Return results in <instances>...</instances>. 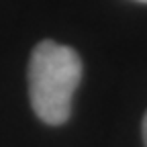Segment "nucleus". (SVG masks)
I'll return each instance as SVG.
<instances>
[{
	"instance_id": "nucleus-1",
	"label": "nucleus",
	"mask_w": 147,
	"mask_h": 147,
	"mask_svg": "<svg viewBox=\"0 0 147 147\" xmlns=\"http://www.w3.org/2000/svg\"><path fill=\"white\" fill-rule=\"evenodd\" d=\"M80 55L67 45L41 41L31 53L29 94L35 115L47 125H61L71 115V98L80 84Z\"/></svg>"
},
{
	"instance_id": "nucleus-2",
	"label": "nucleus",
	"mask_w": 147,
	"mask_h": 147,
	"mask_svg": "<svg viewBox=\"0 0 147 147\" xmlns=\"http://www.w3.org/2000/svg\"><path fill=\"white\" fill-rule=\"evenodd\" d=\"M143 141H145V145H147V115H145V119H143Z\"/></svg>"
},
{
	"instance_id": "nucleus-3",
	"label": "nucleus",
	"mask_w": 147,
	"mask_h": 147,
	"mask_svg": "<svg viewBox=\"0 0 147 147\" xmlns=\"http://www.w3.org/2000/svg\"><path fill=\"white\" fill-rule=\"evenodd\" d=\"M137 2H145V4H147V0H137Z\"/></svg>"
}]
</instances>
